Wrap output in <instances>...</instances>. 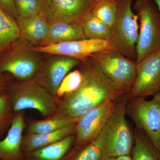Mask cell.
Instances as JSON below:
<instances>
[{
  "label": "cell",
  "mask_w": 160,
  "mask_h": 160,
  "mask_svg": "<svg viewBox=\"0 0 160 160\" xmlns=\"http://www.w3.org/2000/svg\"><path fill=\"white\" fill-rule=\"evenodd\" d=\"M80 69L83 75L81 86L58 99L56 111L51 118L78 120L103 102L129 93L106 77L90 58L83 62Z\"/></svg>",
  "instance_id": "6da1fadb"
},
{
  "label": "cell",
  "mask_w": 160,
  "mask_h": 160,
  "mask_svg": "<svg viewBox=\"0 0 160 160\" xmlns=\"http://www.w3.org/2000/svg\"><path fill=\"white\" fill-rule=\"evenodd\" d=\"M128 93L118 99L114 110L93 141L103 157H116L131 154L134 135L126 118Z\"/></svg>",
  "instance_id": "7a4b0ae2"
},
{
  "label": "cell",
  "mask_w": 160,
  "mask_h": 160,
  "mask_svg": "<svg viewBox=\"0 0 160 160\" xmlns=\"http://www.w3.org/2000/svg\"><path fill=\"white\" fill-rule=\"evenodd\" d=\"M7 94L15 113L33 109L46 119L53 117L56 111L57 99L34 78L24 81L13 79Z\"/></svg>",
  "instance_id": "3957f363"
},
{
  "label": "cell",
  "mask_w": 160,
  "mask_h": 160,
  "mask_svg": "<svg viewBox=\"0 0 160 160\" xmlns=\"http://www.w3.org/2000/svg\"><path fill=\"white\" fill-rule=\"evenodd\" d=\"M133 0H118L114 23L110 27L109 42L112 49L135 62L138 38V16L132 9Z\"/></svg>",
  "instance_id": "277c9868"
},
{
  "label": "cell",
  "mask_w": 160,
  "mask_h": 160,
  "mask_svg": "<svg viewBox=\"0 0 160 160\" xmlns=\"http://www.w3.org/2000/svg\"><path fill=\"white\" fill-rule=\"evenodd\" d=\"M133 9L140 22L136 64L160 50V13L153 0H136Z\"/></svg>",
  "instance_id": "5b68a950"
},
{
  "label": "cell",
  "mask_w": 160,
  "mask_h": 160,
  "mask_svg": "<svg viewBox=\"0 0 160 160\" xmlns=\"http://www.w3.org/2000/svg\"><path fill=\"white\" fill-rule=\"evenodd\" d=\"M152 96L149 101L143 98L129 99L126 113L160 151V92Z\"/></svg>",
  "instance_id": "8992f818"
},
{
  "label": "cell",
  "mask_w": 160,
  "mask_h": 160,
  "mask_svg": "<svg viewBox=\"0 0 160 160\" xmlns=\"http://www.w3.org/2000/svg\"><path fill=\"white\" fill-rule=\"evenodd\" d=\"M90 58L106 77L129 92L137 76L134 61L113 49L96 53Z\"/></svg>",
  "instance_id": "52a82bcc"
},
{
  "label": "cell",
  "mask_w": 160,
  "mask_h": 160,
  "mask_svg": "<svg viewBox=\"0 0 160 160\" xmlns=\"http://www.w3.org/2000/svg\"><path fill=\"white\" fill-rule=\"evenodd\" d=\"M96 2L95 0H38V15L49 24H80Z\"/></svg>",
  "instance_id": "ba28073f"
},
{
  "label": "cell",
  "mask_w": 160,
  "mask_h": 160,
  "mask_svg": "<svg viewBox=\"0 0 160 160\" xmlns=\"http://www.w3.org/2000/svg\"><path fill=\"white\" fill-rule=\"evenodd\" d=\"M119 98L105 101L78 119L76 123L75 141L72 149H79L95 139L114 110Z\"/></svg>",
  "instance_id": "9c48e42d"
},
{
  "label": "cell",
  "mask_w": 160,
  "mask_h": 160,
  "mask_svg": "<svg viewBox=\"0 0 160 160\" xmlns=\"http://www.w3.org/2000/svg\"><path fill=\"white\" fill-rule=\"evenodd\" d=\"M17 42L0 57V73H8L16 79L34 78L42 64L31 49H24Z\"/></svg>",
  "instance_id": "30bf717a"
},
{
  "label": "cell",
  "mask_w": 160,
  "mask_h": 160,
  "mask_svg": "<svg viewBox=\"0 0 160 160\" xmlns=\"http://www.w3.org/2000/svg\"><path fill=\"white\" fill-rule=\"evenodd\" d=\"M112 49L107 40L84 39L61 42L32 47L35 52L65 56L75 58L85 62L93 55Z\"/></svg>",
  "instance_id": "8fae6325"
},
{
  "label": "cell",
  "mask_w": 160,
  "mask_h": 160,
  "mask_svg": "<svg viewBox=\"0 0 160 160\" xmlns=\"http://www.w3.org/2000/svg\"><path fill=\"white\" fill-rule=\"evenodd\" d=\"M137 76L129 99L146 98L160 92V50L136 64Z\"/></svg>",
  "instance_id": "7c38bea8"
},
{
  "label": "cell",
  "mask_w": 160,
  "mask_h": 160,
  "mask_svg": "<svg viewBox=\"0 0 160 160\" xmlns=\"http://www.w3.org/2000/svg\"><path fill=\"white\" fill-rule=\"evenodd\" d=\"M80 62L65 56L53 58L42 64L34 79L57 98V92L63 79Z\"/></svg>",
  "instance_id": "4fadbf2b"
},
{
  "label": "cell",
  "mask_w": 160,
  "mask_h": 160,
  "mask_svg": "<svg viewBox=\"0 0 160 160\" xmlns=\"http://www.w3.org/2000/svg\"><path fill=\"white\" fill-rule=\"evenodd\" d=\"M26 126L25 111L15 113L7 135L0 141V160H23L21 144Z\"/></svg>",
  "instance_id": "5bb4252c"
},
{
  "label": "cell",
  "mask_w": 160,
  "mask_h": 160,
  "mask_svg": "<svg viewBox=\"0 0 160 160\" xmlns=\"http://www.w3.org/2000/svg\"><path fill=\"white\" fill-rule=\"evenodd\" d=\"M76 123L51 133L37 134L26 132L23 135L22 139V152L24 154H26L61 141L69 135L75 134Z\"/></svg>",
  "instance_id": "9a60e30c"
},
{
  "label": "cell",
  "mask_w": 160,
  "mask_h": 160,
  "mask_svg": "<svg viewBox=\"0 0 160 160\" xmlns=\"http://www.w3.org/2000/svg\"><path fill=\"white\" fill-rule=\"evenodd\" d=\"M19 28L20 37L32 44H44L48 36L49 23L39 15L32 17H18L16 20Z\"/></svg>",
  "instance_id": "2e32d148"
},
{
  "label": "cell",
  "mask_w": 160,
  "mask_h": 160,
  "mask_svg": "<svg viewBox=\"0 0 160 160\" xmlns=\"http://www.w3.org/2000/svg\"><path fill=\"white\" fill-rule=\"evenodd\" d=\"M75 134L24 154L23 160H62L74 145Z\"/></svg>",
  "instance_id": "e0dca14e"
},
{
  "label": "cell",
  "mask_w": 160,
  "mask_h": 160,
  "mask_svg": "<svg viewBox=\"0 0 160 160\" xmlns=\"http://www.w3.org/2000/svg\"><path fill=\"white\" fill-rule=\"evenodd\" d=\"M49 24L48 36L42 46L86 38L80 24L56 22Z\"/></svg>",
  "instance_id": "ac0fdd59"
},
{
  "label": "cell",
  "mask_w": 160,
  "mask_h": 160,
  "mask_svg": "<svg viewBox=\"0 0 160 160\" xmlns=\"http://www.w3.org/2000/svg\"><path fill=\"white\" fill-rule=\"evenodd\" d=\"M20 36L16 20L0 9V57L11 49Z\"/></svg>",
  "instance_id": "d6986e66"
},
{
  "label": "cell",
  "mask_w": 160,
  "mask_h": 160,
  "mask_svg": "<svg viewBox=\"0 0 160 160\" xmlns=\"http://www.w3.org/2000/svg\"><path fill=\"white\" fill-rule=\"evenodd\" d=\"M133 135L132 160H160V151L142 131L137 128Z\"/></svg>",
  "instance_id": "ffe728a7"
},
{
  "label": "cell",
  "mask_w": 160,
  "mask_h": 160,
  "mask_svg": "<svg viewBox=\"0 0 160 160\" xmlns=\"http://www.w3.org/2000/svg\"><path fill=\"white\" fill-rule=\"evenodd\" d=\"M80 24L82 27L86 38L109 41L110 26L91 12L83 17Z\"/></svg>",
  "instance_id": "44dd1931"
},
{
  "label": "cell",
  "mask_w": 160,
  "mask_h": 160,
  "mask_svg": "<svg viewBox=\"0 0 160 160\" xmlns=\"http://www.w3.org/2000/svg\"><path fill=\"white\" fill-rule=\"evenodd\" d=\"M77 120L50 118L39 121H32L29 123L27 132L43 134L51 133L68 127L76 123Z\"/></svg>",
  "instance_id": "7402d4cb"
},
{
  "label": "cell",
  "mask_w": 160,
  "mask_h": 160,
  "mask_svg": "<svg viewBox=\"0 0 160 160\" xmlns=\"http://www.w3.org/2000/svg\"><path fill=\"white\" fill-rule=\"evenodd\" d=\"M118 0H100L98 1L91 12L111 27L116 16Z\"/></svg>",
  "instance_id": "603a6c76"
},
{
  "label": "cell",
  "mask_w": 160,
  "mask_h": 160,
  "mask_svg": "<svg viewBox=\"0 0 160 160\" xmlns=\"http://www.w3.org/2000/svg\"><path fill=\"white\" fill-rule=\"evenodd\" d=\"M102 152L93 141L79 149L72 148L62 160H102Z\"/></svg>",
  "instance_id": "cb8c5ba5"
},
{
  "label": "cell",
  "mask_w": 160,
  "mask_h": 160,
  "mask_svg": "<svg viewBox=\"0 0 160 160\" xmlns=\"http://www.w3.org/2000/svg\"><path fill=\"white\" fill-rule=\"evenodd\" d=\"M15 114L7 93L0 96V139L8 132Z\"/></svg>",
  "instance_id": "d4e9b609"
},
{
  "label": "cell",
  "mask_w": 160,
  "mask_h": 160,
  "mask_svg": "<svg viewBox=\"0 0 160 160\" xmlns=\"http://www.w3.org/2000/svg\"><path fill=\"white\" fill-rule=\"evenodd\" d=\"M83 75L81 69H77L68 73L63 79L57 92V99L67 93L75 91L82 82Z\"/></svg>",
  "instance_id": "484cf974"
},
{
  "label": "cell",
  "mask_w": 160,
  "mask_h": 160,
  "mask_svg": "<svg viewBox=\"0 0 160 160\" xmlns=\"http://www.w3.org/2000/svg\"><path fill=\"white\" fill-rule=\"evenodd\" d=\"M18 16L28 18L39 15L38 0H14Z\"/></svg>",
  "instance_id": "4316f807"
},
{
  "label": "cell",
  "mask_w": 160,
  "mask_h": 160,
  "mask_svg": "<svg viewBox=\"0 0 160 160\" xmlns=\"http://www.w3.org/2000/svg\"><path fill=\"white\" fill-rule=\"evenodd\" d=\"M0 9L17 20L18 18L14 0H0Z\"/></svg>",
  "instance_id": "83f0119b"
},
{
  "label": "cell",
  "mask_w": 160,
  "mask_h": 160,
  "mask_svg": "<svg viewBox=\"0 0 160 160\" xmlns=\"http://www.w3.org/2000/svg\"><path fill=\"white\" fill-rule=\"evenodd\" d=\"M13 79L9 73H0V96L7 93L9 83Z\"/></svg>",
  "instance_id": "f1b7e54d"
},
{
  "label": "cell",
  "mask_w": 160,
  "mask_h": 160,
  "mask_svg": "<svg viewBox=\"0 0 160 160\" xmlns=\"http://www.w3.org/2000/svg\"><path fill=\"white\" fill-rule=\"evenodd\" d=\"M102 160H132V159L130 155H124L111 158L103 156Z\"/></svg>",
  "instance_id": "f546056e"
},
{
  "label": "cell",
  "mask_w": 160,
  "mask_h": 160,
  "mask_svg": "<svg viewBox=\"0 0 160 160\" xmlns=\"http://www.w3.org/2000/svg\"><path fill=\"white\" fill-rule=\"evenodd\" d=\"M153 1H154L156 5L157 6L160 13V0H153Z\"/></svg>",
  "instance_id": "4dcf8cb0"
},
{
  "label": "cell",
  "mask_w": 160,
  "mask_h": 160,
  "mask_svg": "<svg viewBox=\"0 0 160 160\" xmlns=\"http://www.w3.org/2000/svg\"><path fill=\"white\" fill-rule=\"evenodd\" d=\"M95 1H96V2H98V1H100V0H95Z\"/></svg>",
  "instance_id": "1f68e13d"
}]
</instances>
